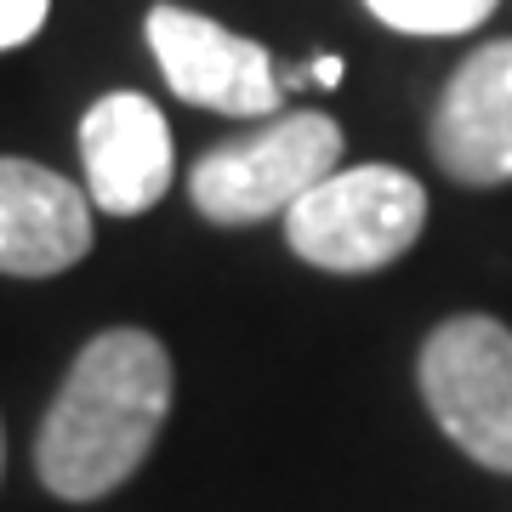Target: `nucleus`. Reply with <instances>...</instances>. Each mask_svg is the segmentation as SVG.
Returning a JSON list of instances; mask_svg holds the SVG:
<instances>
[{
	"instance_id": "obj_8",
	"label": "nucleus",
	"mask_w": 512,
	"mask_h": 512,
	"mask_svg": "<svg viewBox=\"0 0 512 512\" xmlns=\"http://www.w3.org/2000/svg\"><path fill=\"white\" fill-rule=\"evenodd\" d=\"M92 251V194L35 160H0V274L46 279Z\"/></svg>"
},
{
	"instance_id": "obj_4",
	"label": "nucleus",
	"mask_w": 512,
	"mask_h": 512,
	"mask_svg": "<svg viewBox=\"0 0 512 512\" xmlns=\"http://www.w3.org/2000/svg\"><path fill=\"white\" fill-rule=\"evenodd\" d=\"M421 393L444 433L495 473H512V330L461 313L421 348Z\"/></svg>"
},
{
	"instance_id": "obj_10",
	"label": "nucleus",
	"mask_w": 512,
	"mask_h": 512,
	"mask_svg": "<svg viewBox=\"0 0 512 512\" xmlns=\"http://www.w3.org/2000/svg\"><path fill=\"white\" fill-rule=\"evenodd\" d=\"M46 6L52 0H0V52L35 40V29L46 23Z\"/></svg>"
},
{
	"instance_id": "obj_9",
	"label": "nucleus",
	"mask_w": 512,
	"mask_h": 512,
	"mask_svg": "<svg viewBox=\"0 0 512 512\" xmlns=\"http://www.w3.org/2000/svg\"><path fill=\"white\" fill-rule=\"evenodd\" d=\"M399 35H461L495 12V0H365Z\"/></svg>"
},
{
	"instance_id": "obj_6",
	"label": "nucleus",
	"mask_w": 512,
	"mask_h": 512,
	"mask_svg": "<svg viewBox=\"0 0 512 512\" xmlns=\"http://www.w3.org/2000/svg\"><path fill=\"white\" fill-rule=\"evenodd\" d=\"M80 160H86V194L97 211L137 217L165 200L171 188V126L143 92L97 97L80 120Z\"/></svg>"
},
{
	"instance_id": "obj_7",
	"label": "nucleus",
	"mask_w": 512,
	"mask_h": 512,
	"mask_svg": "<svg viewBox=\"0 0 512 512\" xmlns=\"http://www.w3.org/2000/svg\"><path fill=\"white\" fill-rule=\"evenodd\" d=\"M433 160L467 188L512 183V40L478 46L439 97Z\"/></svg>"
},
{
	"instance_id": "obj_1",
	"label": "nucleus",
	"mask_w": 512,
	"mask_h": 512,
	"mask_svg": "<svg viewBox=\"0 0 512 512\" xmlns=\"http://www.w3.org/2000/svg\"><path fill=\"white\" fill-rule=\"evenodd\" d=\"M171 410V359L148 330H103L80 348L35 439V473L63 501H103L148 461Z\"/></svg>"
},
{
	"instance_id": "obj_5",
	"label": "nucleus",
	"mask_w": 512,
	"mask_h": 512,
	"mask_svg": "<svg viewBox=\"0 0 512 512\" xmlns=\"http://www.w3.org/2000/svg\"><path fill=\"white\" fill-rule=\"evenodd\" d=\"M148 46L160 57L165 86L217 114H274L285 86H279L274 57L256 40L222 29V23L183 12V6H154L148 12Z\"/></svg>"
},
{
	"instance_id": "obj_3",
	"label": "nucleus",
	"mask_w": 512,
	"mask_h": 512,
	"mask_svg": "<svg viewBox=\"0 0 512 512\" xmlns=\"http://www.w3.org/2000/svg\"><path fill=\"white\" fill-rule=\"evenodd\" d=\"M342 160V126L330 114L296 109L268 120L251 137L200 154L188 171V194L211 222H262L285 217L308 188H319Z\"/></svg>"
},
{
	"instance_id": "obj_2",
	"label": "nucleus",
	"mask_w": 512,
	"mask_h": 512,
	"mask_svg": "<svg viewBox=\"0 0 512 512\" xmlns=\"http://www.w3.org/2000/svg\"><path fill=\"white\" fill-rule=\"evenodd\" d=\"M427 228V188L399 165H348L285 211L291 251L325 274H370L399 262Z\"/></svg>"
},
{
	"instance_id": "obj_11",
	"label": "nucleus",
	"mask_w": 512,
	"mask_h": 512,
	"mask_svg": "<svg viewBox=\"0 0 512 512\" xmlns=\"http://www.w3.org/2000/svg\"><path fill=\"white\" fill-rule=\"evenodd\" d=\"M308 80H313V86H325V92H330V86H342V57H313Z\"/></svg>"
}]
</instances>
